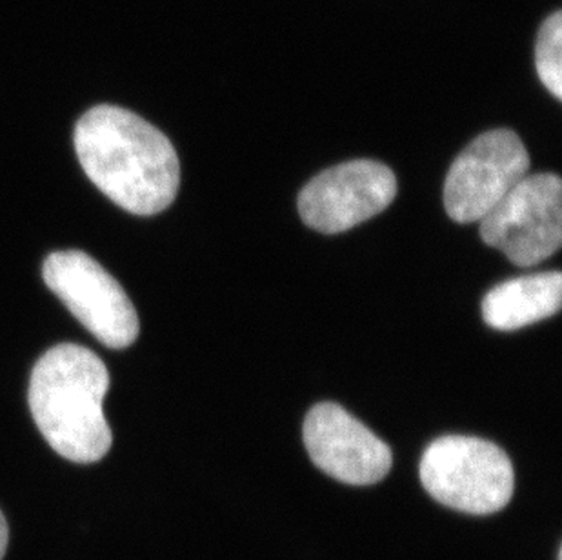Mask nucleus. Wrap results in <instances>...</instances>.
Segmentation results:
<instances>
[{
    "label": "nucleus",
    "instance_id": "nucleus-1",
    "mask_svg": "<svg viewBox=\"0 0 562 560\" xmlns=\"http://www.w3.org/2000/svg\"><path fill=\"white\" fill-rule=\"evenodd\" d=\"M75 152L91 182L117 206L149 217L176 201L181 165L165 133L124 108H93L75 127Z\"/></svg>",
    "mask_w": 562,
    "mask_h": 560
},
{
    "label": "nucleus",
    "instance_id": "nucleus-2",
    "mask_svg": "<svg viewBox=\"0 0 562 560\" xmlns=\"http://www.w3.org/2000/svg\"><path fill=\"white\" fill-rule=\"evenodd\" d=\"M110 373L91 349L60 344L41 357L30 381V410L44 439L71 462L91 464L112 448L102 402Z\"/></svg>",
    "mask_w": 562,
    "mask_h": 560
},
{
    "label": "nucleus",
    "instance_id": "nucleus-3",
    "mask_svg": "<svg viewBox=\"0 0 562 560\" xmlns=\"http://www.w3.org/2000/svg\"><path fill=\"white\" fill-rule=\"evenodd\" d=\"M419 475L437 503L470 515L497 513L514 495L508 455L477 437L448 435L434 440L423 453Z\"/></svg>",
    "mask_w": 562,
    "mask_h": 560
},
{
    "label": "nucleus",
    "instance_id": "nucleus-4",
    "mask_svg": "<svg viewBox=\"0 0 562 560\" xmlns=\"http://www.w3.org/2000/svg\"><path fill=\"white\" fill-rule=\"evenodd\" d=\"M43 277L75 318L104 346L123 349L135 343V306L123 285L90 255L77 249L52 254L44 262Z\"/></svg>",
    "mask_w": 562,
    "mask_h": 560
},
{
    "label": "nucleus",
    "instance_id": "nucleus-5",
    "mask_svg": "<svg viewBox=\"0 0 562 560\" xmlns=\"http://www.w3.org/2000/svg\"><path fill=\"white\" fill-rule=\"evenodd\" d=\"M484 243L514 265H541L562 243V182L558 175H526L479 221Z\"/></svg>",
    "mask_w": 562,
    "mask_h": 560
},
{
    "label": "nucleus",
    "instance_id": "nucleus-6",
    "mask_svg": "<svg viewBox=\"0 0 562 560\" xmlns=\"http://www.w3.org/2000/svg\"><path fill=\"white\" fill-rule=\"evenodd\" d=\"M530 169V155L517 133L492 130L473 138L446 175L445 208L451 221H483Z\"/></svg>",
    "mask_w": 562,
    "mask_h": 560
},
{
    "label": "nucleus",
    "instance_id": "nucleus-7",
    "mask_svg": "<svg viewBox=\"0 0 562 560\" xmlns=\"http://www.w3.org/2000/svg\"><path fill=\"white\" fill-rule=\"evenodd\" d=\"M397 195L392 169L376 160H350L324 169L299 193V215L306 226L337 235L384 212Z\"/></svg>",
    "mask_w": 562,
    "mask_h": 560
},
{
    "label": "nucleus",
    "instance_id": "nucleus-8",
    "mask_svg": "<svg viewBox=\"0 0 562 560\" xmlns=\"http://www.w3.org/2000/svg\"><path fill=\"white\" fill-rule=\"evenodd\" d=\"M303 437L313 464L335 481L370 486L392 470L386 443L335 402H321L310 410Z\"/></svg>",
    "mask_w": 562,
    "mask_h": 560
},
{
    "label": "nucleus",
    "instance_id": "nucleus-9",
    "mask_svg": "<svg viewBox=\"0 0 562 560\" xmlns=\"http://www.w3.org/2000/svg\"><path fill=\"white\" fill-rule=\"evenodd\" d=\"M561 304V271H544L495 285L484 296L483 318L490 328L515 332L553 317Z\"/></svg>",
    "mask_w": 562,
    "mask_h": 560
},
{
    "label": "nucleus",
    "instance_id": "nucleus-10",
    "mask_svg": "<svg viewBox=\"0 0 562 560\" xmlns=\"http://www.w3.org/2000/svg\"><path fill=\"white\" fill-rule=\"evenodd\" d=\"M536 68L542 85L558 101L562 99V13L542 22L537 38Z\"/></svg>",
    "mask_w": 562,
    "mask_h": 560
},
{
    "label": "nucleus",
    "instance_id": "nucleus-11",
    "mask_svg": "<svg viewBox=\"0 0 562 560\" xmlns=\"http://www.w3.org/2000/svg\"><path fill=\"white\" fill-rule=\"evenodd\" d=\"M5 548H8V524L2 513H0V560L5 556Z\"/></svg>",
    "mask_w": 562,
    "mask_h": 560
},
{
    "label": "nucleus",
    "instance_id": "nucleus-12",
    "mask_svg": "<svg viewBox=\"0 0 562 560\" xmlns=\"http://www.w3.org/2000/svg\"><path fill=\"white\" fill-rule=\"evenodd\" d=\"M558 560H562V551H559Z\"/></svg>",
    "mask_w": 562,
    "mask_h": 560
}]
</instances>
